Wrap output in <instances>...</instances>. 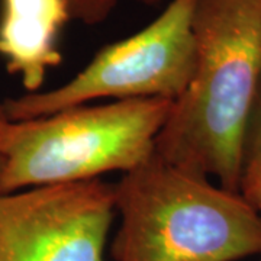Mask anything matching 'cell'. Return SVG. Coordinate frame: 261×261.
<instances>
[{
    "instance_id": "1",
    "label": "cell",
    "mask_w": 261,
    "mask_h": 261,
    "mask_svg": "<svg viewBox=\"0 0 261 261\" xmlns=\"http://www.w3.org/2000/svg\"><path fill=\"white\" fill-rule=\"evenodd\" d=\"M195 68L155 138V154L238 192L261 84V0H196Z\"/></svg>"
},
{
    "instance_id": "2",
    "label": "cell",
    "mask_w": 261,
    "mask_h": 261,
    "mask_svg": "<svg viewBox=\"0 0 261 261\" xmlns=\"http://www.w3.org/2000/svg\"><path fill=\"white\" fill-rule=\"evenodd\" d=\"M113 261H237L261 254V216L238 192L154 154L113 185Z\"/></svg>"
},
{
    "instance_id": "3",
    "label": "cell",
    "mask_w": 261,
    "mask_h": 261,
    "mask_svg": "<svg viewBox=\"0 0 261 261\" xmlns=\"http://www.w3.org/2000/svg\"><path fill=\"white\" fill-rule=\"evenodd\" d=\"M171 106L164 99L113 100L19 121L0 109V193L138 167L154 154Z\"/></svg>"
},
{
    "instance_id": "4",
    "label": "cell",
    "mask_w": 261,
    "mask_h": 261,
    "mask_svg": "<svg viewBox=\"0 0 261 261\" xmlns=\"http://www.w3.org/2000/svg\"><path fill=\"white\" fill-rule=\"evenodd\" d=\"M196 0H170L145 28L103 47L80 73L47 92L0 103L9 119H29L96 100L164 99L186 90L195 68Z\"/></svg>"
},
{
    "instance_id": "5",
    "label": "cell",
    "mask_w": 261,
    "mask_h": 261,
    "mask_svg": "<svg viewBox=\"0 0 261 261\" xmlns=\"http://www.w3.org/2000/svg\"><path fill=\"white\" fill-rule=\"evenodd\" d=\"M115 215L100 178L0 193V261H106Z\"/></svg>"
},
{
    "instance_id": "6",
    "label": "cell",
    "mask_w": 261,
    "mask_h": 261,
    "mask_svg": "<svg viewBox=\"0 0 261 261\" xmlns=\"http://www.w3.org/2000/svg\"><path fill=\"white\" fill-rule=\"evenodd\" d=\"M70 19L67 0H2L0 56L28 93L39 92L48 68L61 64L58 37Z\"/></svg>"
},
{
    "instance_id": "7",
    "label": "cell",
    "mask_w": 261,
    "mask_h": 261,
    "mask_svg": "<svg viewBox=\"0 0 261 261\" xmlns=\"http://www.w3.org/2000/svg\"><path fill=\"white\" fill-rule=\"evenodd\" d=\"M71 18L80 20L84 25L102 23L112 15L121 0H67ZM147 6H155L161 0H134Z\"/></svg>"
},
{
    "instance_id": "8",
    "label": "cell",
    "mask_w": 261,
    "mask_h": 261,
    "mask_svg": "<svg viewBox=\"0 0 261 261\" xmlns=\"http://www.w3.org/2000/svg\"><path fill=\"white\" fill-rule=\"evenodd\" d=\"M238 193L261 216V148L244 160Z\"/></svg>"
},
{
    "instance_id": "9",
    "label": "cell",
    "mask_w": 261,
    "mask_h": 261,
    "mask_svg": "<svg viewBox=\"0 0 261 261\" xmlns=\"http://www.w3.org/2000/svg\"><path fill=\"white\" fill-rule=\"evenodd\" d=\"M261 148V84L258 89V94L252 108L251 118L247 129L245 138V157ZM244 157V160H245Z\"/></svg>"
}]
</instances>
